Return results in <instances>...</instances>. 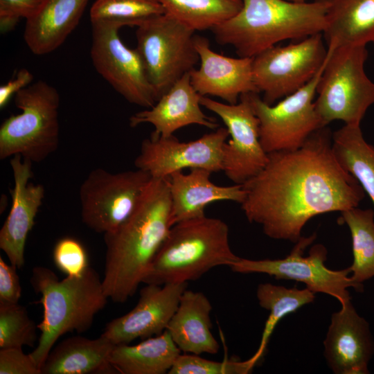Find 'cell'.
I'll list each match as a JSON object with an SVG mask.
<instances>
[{"mask_svg": "<svg viewBox=\"0 0 374 374\" xmlns=\"http://www.w3.org/2000/svg\"><path fill=\"white\" fill-rule=\"evenodd\" d=\"M332 132L321 127L299 148L268 154V161L242 184L241 208L270 238L296 242L312 217L357 207L364 191L339 164Z\"/></svg>", "mask_w": 374, "mask_h": 374, "instance_id": "1", "label": "cell"}, {"mask_svg": "<svg viewBox=\"0 0 374 374\" xmlns=\"http://www.w3.org/2000/svg\"><path fill=\"white\" fill-rule=\"evenodd\" d=\"M172 226L167 177H152L126 220L103 234L106 253L102 282L109 299L124 303L134 294Z\"/></svg>", "mask_w": 374, "mask_h": 374, "instance_id": "2", "label": "cell"}, {"mask_svg": "<svg viewBox=\"0 0 374 374\" xmlns=\"http://www.w3.org/2000/svg\"><path fill=\"white\" fill-rule=\"evenodd\" d=\"M240 12L213 28L216 42L232 46L239 57H253L277 43L322 33L328 0H242Z\"/></svg>", "mask_w": 374, "mask_h": 374, "instance_id": "3", "label": "cell"}, {"mask_svg": "<svg viewBox=\"0 0 374 374\" xmlns=\"http://www.w3.org/2000/svg\"><path fill=\"white\" fill-rule=\"evenodd\" d=\"M30 282L35 293L40 294L38 303L44 308L43 319L37 324L38 343L30 353L41 368L57 341L68 332L89 330L109 298L98 273L90 266L81 275L62 280L49 268L36 266Z\"/></svg>", "mask_w": 374, "mask_h": 374, "instance_id": "4", "label": "cell"}, {"mask_svg": "<svg viewBox=\"0 0 374 374\" xmlns=\"http://www.w3.org/2000/svg\"><path fill=\"white\" fill-rule=\"evenodd\" d=\"M239 258L231 250L223 220L206 215L182 220L171 226L143 283H188L214 267H230Z\"/></svg>", "mask_w": 374, "mask_h": 374, "instance_id": "5", "label": "cell"}, {"mask_svg": "<svg viewBox=\"0 0 374 374\" xmlns=\"http://www.w3.org/2000/svg\"><path fill=\"white\" fill-rule=\"evenodd\" d=\"M15 104L21 112L11 114L0 127V159L19 154L41 162L59 146V92L40 80L17 92Z\"/></svg>", "mask_w": 374, "mask_h": 374, "instance_id": "6", "label": "cell"}, {"mask_svg": "<svg viewBox=\"0 0 374 374\" xmlns=\"http://www.w3.org/2000/svg\"><path fill=\"white\" fill-rule=\"evenodd\" d=\"M367 57L365 45L328 50L314 101L316 112L325 126L334 121L360 125L367 109L374 104V82L364 70Z\"/></svg>", "mask_w": 374, "mask_h": 374, "instance_id": "7", "label": "cell"}, {"mask_svg": "<svg viewBox=\"0 0 374 374\" xmlns=\"http://www.w3.org/2000/svg\"><path fill=\"white\" fill-rule=\"evenodd\" d=\"M136 28V48L159 100L199 61L195 31L166 12Z\"/></svg>", "mask_w": 374, "mask_h": 374, "instance_id": "8", "label": "cell"}, {"mask_svg": "<svg viewBox=\"0 0 374 374\" xmlns=\"http://www.w3.org/2000/svg\"><path fill=\"white\" fill-rule=\"evenodd\" d=\"M322 33L285 46H273L254 56V84L269 105L307 84L323 66L328 53Z\"/></svg>", "mask_w": 374, "mask_h": 374, "instance_id": "9", "label": "cell"}, {"mask_svg": "<svg viewBox=\"0 0 374 374\" xmlns=\"http://www.w3.org/2000/svg\"><path fill=\"white\" fill-rule=\"evenodd\" d=\"M315 233L301 237L288 256L280 259L250 260L240 258L229 267L241 274L262 273L276 279L294 280L306 285L314 293H323L335 297L343 305L351 300L349 287L361 292L363 284L350 278L349 267L332 270L325 265L327 249L321 244L313 245L307 256L305 249L315 240Z\"/></svg>", "mask_w": 374, "mask_h": 374, "instance_id": "10", "label": "cell"}, {"mask_svg": "<svg viewBox=\"0 0 374 374\" xmlns=\"http://www.w3.org/2000/svg\"><path fill=\"white\" fill-rule=\"evenodd\" d=\"M326 62L307 84L276 105L266 103L258 93H247L259 121L260 141L267 154L296 150L312 134L325 127L316 112L314 99Z\"/></svg>", "mask_w": 374, "mask_h": 374, "instance_id": "11", "label": "cell"}, {"mask_svg": "<svg viewBox=\"0 0 374 374\" xmlns=\"http://www.w3.org/2000/svg\"><path fill=\"white\" fill-rule=\"evenodd\" d=\"M152 178L138 168L116 173L92 170L80 186L82 221L99 233L114 231L132 213Z\"/></svg>", "mask_w": 374, "mask_h": 374, "instance_id": "12", "label": "cell"}, {"mask_svg": "<svg viewBox=\"0 0 374 374\" xmlns=\"http://www.w3.org/2000/svg\"><path fill=\"white\" fill-rule=\"evenodd\" d=\"M91 59L96 71L130 103L152 107L158 100L136 48L124 44L122 22L91 21Z\"/></svg>", "mask_w": 374, "mask_h": 374, "instance_id": "13", "label": "cell"}, {"mask_svg": "<svg viewBox=\"0 0 374 374\" xmlns=\"http://www.w3.org/2000/svg\"><path fill=\"white\" fill-rule=\"evenodd\" d=\"M200 104L217 114L228 130L231 139L223 147L222 171L235 184H243L268 161V154L260 141L259 121L247 93L242 95L236 104L201 96Z\"/></svg>", "mask_w": 374, "mask_h": 374, "instance_id": "14", "label": "cell"}, {"mask_svg": "<svg viewBox=\"0 0 374 374\" xmlns=\"http://www.w3.org/2000/svg\"><path fill=\"white\" fill-rule=\"evenodd\" d=\"M229 136L226 127H222L188 142L152 132L150 138L142 141L134 166L152 177L161 179L184 168L222 171L223 147Z\"/></svg>", "mask_w": 374, "mask_h": 374, "instance_id": "15", "label": "cell"}, {"mask_svg": "<svg viewBox=\"0 0 374 374\" xmlns=\"http://www.w3.org/2000/svg\"><path fill=\"white\" fill-rule=\"evenodd\" d=\"M146 285L140 290L135 307L109 321L101 334L114 345L127 344L164 332L188 283Z\"/></svg>", "mask_w": 374, "mask_h": 374, "instance_id": "16", "label": "cell"}, {"mask_svg": "<svg viewBox=\"0 0 374 374\" xmlns=\"http://www.w3.org/2000/svg\"><path fill=\"white\" fill-rule=\"evenodd\" d=\"M331 315L323 341L324 357L335 374H367L374 354V339L369 323L351 301Z\"/></svg>", "mask_w": 374, "mask_h": 374, "instance_id": "17", "label": "cell"}, {"mask_svg": "<svg viewBox=\"0 0 374 374\" xmlns=\"http://www.w3.org/2000/svg\"><path fill=\"white\" fill-rule=\"evenodd\" d=\"M10 164L14 179L13 188L10 189L12 204L0 230V249L10 264L20 269L25 263L26 239L35 224L45 190L42 184L29 182L33 177L31 161L17 154Z\"/></svg>", "mask_w": 374, "mask_h": 374, "instance_id": "18", "label": "cell"}, {"mask_svg": "<svg viewBox=\"0 0 374 374\" xmlns=\"http://www.w3.org/2000/svg\"><path fill=\"white\" fill-rule=\"evenodd\" d=\"M200 65L190 71L192 86L202 96H215L236 104L242 95L259 93L253 78L252 57H230L213 51L209 41L195 35Z\"/></svg>", "mask_w": 374, "mask_h": 374, "instance_id": "19", "label": "cell"}, {"mask_svg": "<svg viewBox=\"0 0 374 374\" xmlns=\"http://www.w3.org/2000/svg\"><path fill=\"white\" fill-rule=\"evenodd\" d=\"M201 96L192 86L190 73L178 80L150 108L135 113L130 118V126L149 123L154 134L162 137L173 136L180 128L199 125L215 130L218 124L201 109Z\"/></svg>", "mask_w": 374, "mask_h": 374, "instance_id": "20", "label": "cell"}, {"mask_svg": "<svg viewBox=\"0 0 374 374\" xmlns=\"http://www.w3.org/2000/svg\"><path fill=\"white\" fill-rule=\"evenodd\" d=\"M212 173L206 169L193 168L187 174L177 171L167 177L172 225L205 215V208L213 202L231 201L240 204L244 201L245 192L242 184L216 185L211 180Z\"/></svg>", "mask_w": 374, "mask_h": 374, "instance_id": "21", "label": "cell"}, {"mask_svg": "<svg viewBox=\"0 0 374 374\" xmlns=\"http://www.w3.org/2000/svg\"><path fill=\"white\" fill-rule=\"evenodd\" d=\"M212 305L200 292L186 290L166 330L184 352L194 355L216 354L220 345L211 332Z\"/></svg>", "mask_w": 374, "mask_h": 374, "instance_id": "22", "label": "cell"}, {"mask_svg": "<svg viewBox=\"0 0 374 374\" xmlns=\"http://www.w3.org/2000/svg\"><path fill=\"white\" fill-rule=\"evenodd\" d=\"M89 0H46L39 11L26 20L24 39L37 55L58 48L76 28Z\"/></svg>", "mask_w": 374, "mask_h": 374, "instance_id": "23", "label": "cell"}, {"mask_svg": "<svg viewBox=\"0 0 374 374\" xmlns=\"http://www.w3.org/2000/svg\"><path fill=\"white\" fill-rule=\"evenodd\" d=\"M114 346L102 335L96 339L66 338L51 350L41 374L116 373L110 362Z\"/></svg>", "mask_w": 374, "mask_h": 374, "instance_id": "24", "label": "cell"}, {"mask_svg": "<svg viewBox=\"0 0 374 374\" xmlns=\"http://www.w3.org/2000/svg\"><path fill=\"white\" fill-rule=\"evenodd\" d=\"M322 33L327 49L374 42V0H328Z\"/></svg>", "mask_w": 374, "mask_h": 374, "instance_id": "25", "label": "cell"}, {"mask_svg": "<svg viewBox=\"0 0 374 374\" xmlns=\"http://www.w3.org/2000/svg\"><path fill=\"white\" fill-rule=\"evenodd\" d=\"M181 350L166 330L136 345H115L110 362L121 374L168 373Z\"/></svg>", "mask_w": 374, "mask_h": 374, "instance_id": "26", "label": "cell"}, {"mask_svg": "<svg viewBox=\"0 0 374 374\" xmlns=\"http://www.w3.org/2000/svg\"><path fill=\"white\" fill-rule=\"evenodd\" d=\"M332 144L341 166L356 179L374 206V146L364 139L360 125H344L334 132Z\"/></svg>", "mask_w": 374, "mask_h": 374, "instance_id": "27", "label": "cell"}, {"mask_svg": "<svg viewBox=\"0 0 374 374\" xmlns=\"http://www.w3.org/2000/svg\"><path fill=\"white\" fill-rule=\"evenodd\" d=\"M315 293L308 288H287L269 283H260L256 290L259 305L269 312L262 330L260 345L256 353L247 359L253 367L264 356L269 339L278 322L287 314L303 305L312 303Z\"/></svg>", "mask_w": 374, "mask_h": 374, "instance_id": "28", "label": "cell"}, {"mask_svg": "<svg viewBox=\"0 0 374 374\" xmlns=\"http://www.w3.org/2000/svg\"><path fill=\"white\" fill-rule=\"evenodd\" d=\"M352 239L350 278L357 283L374 277V211L354 207L341 212Z\"/></svg>", "mask_w": 374, "mask_h": 374, "instance_id": "29", "label": "cell"}, {"mask_svg": "<svg viewBox=\"0 0 374 374\" xmlns=\"http://www.w3.org/2000/svg\"><path fill=\"white\" fill-rule=\"evenodd\" d=\"M166 12L195 31L211 30L238 14L242 0H157Z\"/></svg>", "mask_w": 374, "mask_h": 374, "instance_id": "30", "label": "cell"}, {"mask_svg": "<svg viewBox=\"0 0 374 374\" xmlns=\"http://www.w3.org/2000/svg\"><path fill=\"white\" fill-rule=\"evenodd\" d=\"M163 13L166 10L157 0H96L89 17L91 21H118L128 26H137Z\"/></svg>", "mask_w": 374, "mask_h": 374, "instance_id": "31", "label": "cell"}, {"mask_svg": "<svg viewBox=\"0 0 374 374\" xmlns=\"http://www.w3.org/2000/svg\"><path fill=\"white\" fill-rule=\"evenodd\" d=\"M37 329L24 306L0 302V348L33 347Z\"/></svg>", "mask_w": 374, "mask_h": 374, "instance_id": "32", "label": "cell"}, {"mask_svg": "<svg viewBox=\"0 0 374 374\" xmlns=\"http://www.w3.org/2000/svg\"><path fill=\"white\" fill-rule=\"evenodd\" d=\"M253 368L245 361L215 362L194 354H180L169 374H247Z\"/></svg>", "mask_w": 374, "mask_h": 374, "instance_id": "33", "label": "cell"}, {"mask_svg": "<svg viewBox=\"0 0 374 374\" xmlns=\"http://www.w3.org/2000/svg\"><path fill=\"white\" fill-rule=\"evenodd\" d=\"M53 258L56 267L70 276L81 275L89 266L84 247L71 237L57 241L53 249Z\"/></svg>", "mask_w": 374, "mask_h": 374, "instance_id": "34", "label": "cell"}, {"mask_svg": "<svg viewBox=\"0 0 374 374\" xmlns=\"http://www.w3.org/2000/svg\"><path fill=\"white\" fill-rule=\"evenodd\" d=\"M46 0H0V30L7 33L15 28L21 19L35 15Z\"/></svg>", "mask_w": 374, "mask_h": 374, "instance_id": "35", "label": "cell"}, {"mask_svg": "<svg viewBox=\"0 0 374 374\" xmlns=\"http://www.w3.org/2000/svg\"><path fill=\"white\" fill-rule=\"evenodd\" d=\"M0 374H41V371L22 348H0Z\"/></svg>", "mask_w": 374, "mask_h": 374, "instance_id": "36", "label": "cell"}, {"mask_svg": "<svg viewBox=\"0 0 374 374\" xmlns=\"http://www.w3.org/2000/svg\"><path fill=\"white\" fill-rule=\"evenodd\" d=\"M17 267L7 264L0 256V302L17 303L21 287Z\"/></svg>", "mask_w": 374, "mask_h": 374, "instance_id": "37", "label": "cell"}, {"mask_svg": "<svg viewBox=\"0 0 374 374\" xmlns=\"http://www.w3.org/2000/svg\"><path fill=\"white\" fill-rule=\"evenodd\" d=\"M33 75L27 69H21L15 76L0 87V108L3 109L13 95L30 85Z\"/></svg>", "mask_w": 374, "mask_h": 374, "instance_id": "38", "label": "cell"}, {"mask_svg": "<svg viewBox=\"0 0 374 374\" xmlns=\"http://www.w3.org/2000/svg\"><path fill=\"white\" fill-rule=\"evenodd\" d=\"M288 1H292V2H294V3H299L306 2V0H288Z\"/></svg>", "mask_w": 374, "mask_h": 374, "instance_id": "39", "label": "cell"}, {"mask_svg": "<svg viewBox=\"0 0 374 374\" xmlns=\"http://www.w3.org/2000/svg\"><path fill=\"white\" fill-rule=\"evenodd\" d=\"M373 44H374V42H373Z\"/></svg>", "mask_w": 374, "mask_h": 374, "instance_id": "40", "label": "cell"}]
</instances>
